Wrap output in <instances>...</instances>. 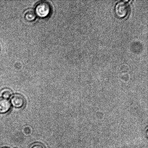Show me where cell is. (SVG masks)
Returning a JSON list of instances; mask_svg holds the SVG:
<instances>
[{"label": "cell", "instance_id": "8", "mask_svg": "<svg viewBox=\"0 0 148 148\" xmlns=\"http://www.w3.org/2000/svg\"><path fill=\"white\" fill-rule=\"evenodd\" d=\"M8 148L5 147V148Z\"/></svg>", "mask_w": 148, "mask_h": 148}, {"label": "cell", "instance_id": "3", "mask_svg": "<svg viewBox=\"0 0 148 148\" xmlns=\"http://www.w3.org/2000/svg\"><path fill=\"white\" fill-rule=\"evenodd\" d=\"M11 103L13 107L20 108L24 106L25 103V100L22 95L20 94H15L12 97Z\"/></svg>", "mask_w": 148, "mask_h": 148}, {"label": "cell", "instance_id": "4", "mask_svg": "<svg viewBox=\"0 0 148 148\" xmlns=\"http://www.w3.org/2000/svg\"><path fill=\"white\" fill-rule=\"evenodd\" d=\"M11 108V104L8 100L0 99V114H4L8 112Z\"/></svg>", "mask_w": 148, "mask_h": 148}, {"label": "cell", "instance_id": "6", "mask_svg": "<svg viewBox=\"0 0 148 148\" xmlns=\"http://www.w3.org/2000/svg\"><path fill=\"white\" fill-rule=\"evenodd\" d=\"M12 92L10 89H4L1 92V95L3 98L5 99L10 98Z\"/></svg>", "mask_w": 148, "mask_h": 148}, {"label": "cell", "instance_id": "1", "mask_svg": "<svg viewBox=\"0 0 148 148\" xmlns=\"http://www.w3.org/2000/svg\"><path fill=\"white\" fill-rule=\"evenodd\" d=\"M36 15L42 18H46L51 12L50 4L46 1H40L36 4L35 9Z\"/></svg>", "mask_w": 148, "mask_h": 148}, {"label": "cell", "instance_id": "7", "mask_svg": "<svg viewBox=\"0 0 148 148\" xmlns=\"http://www.w3.org/2000/svg\"><path fill=\"white\" fill-rule=\"evenodd\" d=\"M30 148H45L44 146L41 143H36L33 144Z\"/></svg>", "mask_w": 148, "mask_h": 148}, {"label": "cell", "instance_id": "2", "mask_svg": "<svg viewBox=\"0 0 148 148\" xmlns=\"http://www.w3.org/2000/svg\"><path fill=\"white\" fill-rule=\"evenodd\" d=\"M114 10L117 17L121 18H124L127 16L130 12V5L126 1H120L116 4Z\"/></svg>", "mask_w": 148, "mask_h": 148}, {"label": "cell", "instance_id": "5", "mask_svg": "<svg viewBox=\"0 0 148 148\" xmlns=\"http://www.w3.org/2000/svg\"><path fill=\"white\" fill-rule=\"evenodd\" d=\"M36 16L35 12L33 9H27L24 12V18L27 21L31 22L34 21L36 18Z\"/></svg>", "mask_w": 148, "mask_h": 148}]
</instances>
